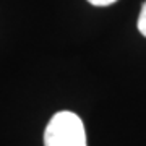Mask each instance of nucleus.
Listing matches in <instances>:
<instances>
[{
	"label": "nucleus",
	"mask_w": 146,
	"mask_h": 146,
	"mask_svg": "<svg viewBox=\"0 0 146 146\" xmlns=\"http://www.w3.org/2000/svg\"><path fill=\"white\" fill-rule=\"evenodd\" d=\"M44 146H88L83 120L70 110L54 114L44 131Z\"/></svg>",
	"instance_id": "1"
},
{
	"label": "nucleus",
	"mask_w": 146,
	"mask_h": 146,
	"mask_svg": "<svg viewBox=\"0 0 146 146\" xmlns=\"http://www.w3.org/2000/svg\"><path fill=\"white\" fill-rule=\"evenodd\" d=\"M88 2L94 7H109L112 3H115L117 0H88Z\"/></svg>",
	"instance_id": "3"
},
{
	"label": "nucleus",
	"mask_w": 146,
	"mask_h": 146,
	"mask_svg": "<svg viewBox=\"0 0 146 146\" xmlns=\"http://www.w3.org/2000/svg\"><path fill=\"white\" fill-rule=\"evenodd\" d=\"M136 25H138V31L146 37V2L143 3V7H141L140 16H138V23H136Z\"/></svg>",
	"instance_id": "2"
}]
</instances>
